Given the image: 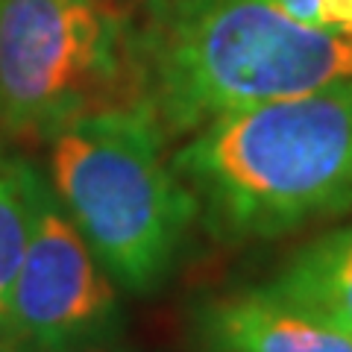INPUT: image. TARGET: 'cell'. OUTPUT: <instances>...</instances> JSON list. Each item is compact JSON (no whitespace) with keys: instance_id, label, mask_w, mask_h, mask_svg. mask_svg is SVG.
Masks as SVG:
<instances>
[{"instance_id":"1","label":"cell","mask_w":352,"mask_h":352,"mask_svg":"<svg viewBox=\"0 0 352 352\" xmlns=\"http://www.w3.org/2000/svg\"><path fill=\"white\" fill-rule=\"evenodd\" d=\"M138 36L144 97L168 135L352 82V36L308 27L276 0H147Z\"/></svg>"},{"instance_id":"2","label":"cell","mask_w":352,"mask_h":352,"mask_svg":"<svg viewBox=\"0 0 352 352\" xmlns=\"http://www.w3.org/2000/svg\"><path fill=\"white\" fill-rule=\"evenodd\" d=\"M223 241H270L352 212V82L232 112L173 153Z\"/></svg>"},{"instance_id":"3","label":"cell","mask_w":352,"mask_h":352,"mask_svg":"<svg viewBox=\"0 0 352 352\" xmlns=\"http://www.w3.org/2000/svg\"><path fill=\"white\" fill-rule=\"evenodd\" d=\"M168 132L147 103L80 118L50 135V179L109 279L150 294L168 279L200 214L164 159Z\"/></svg>"},{"instance_id":"4","label":"cell","mask_w":352,"mask_h":352,"mask_svg":"<svg viewBox=\"0 0 352 352\" xmlns=\"http://www.w3.org/2000/svg\"><path fill=\"white\" fill-rule=\"evenodd\" d=\"M147 103L138 18L120 0H0V129L50 138Z\"/></svg>"},{"instance_id":"5","label":"cell","mask_w":352,"mask_h":352,"mask_svg":"<svg viewBox=\"0 0 352 352\" xmlns=\"http://www.w3.org/2000/svg\"><path fill=\"white\" fill-rule=\"evenodd\" d=\"M30 238L21 261L9 335L44 352H76L109 332L118 317L115 282L41 173L24 162Z\"/></svg>"},{"instance_id":"6","label":"cell","mask_w":352,"mask_h":352,"mask_svg":"<svg viewBox=\"0 0 352 352\" xmlns=\"http://www.w3.org/2000/svg\"><path fill=\"white\" fill-rule=\"evenodd\" d=\"M212 352H352V338L282 305L258 288L214 300L200 314Z\"/></svg>"},{"instance_id":"7","label":"cell","mask_w":352,"mask_h":352,"mask_svg":"<svg viewBox=\"0 0 352 352\" xmlns=\"http://www.w3.org/2000/svg\"><path fill=\"white\" fill-rule=\"evenodd\" d=\"M258 291L352 338V223L300 247Z\"/></svg>"},{"instance_id":"8","label":"cell","mask_w":352,"mask_h":352,"mask_svg":"<svg viewBox=\"0 0 352 352\" xmlns=\"http://www.w3.org/2000/svg\"><path fill=\"white\" fill-rule=\"evenodd\" d=\"M30 238L24 162L0 159V335H9V302Z\"/></svg>"},{"instance_id":"9","label":"cell","mask_w":352,"mask_h":352,"mask_svg":"<svg viewBox=\"0 0 352 352\" xmlns=\"http://www.w3.org/2000/svg\"><path fill=\"white\" fill-rule=\"evenodd\" d=\"M276 3L308 27L352 36V0H276Z\"/></svg>"}]
</instances>
